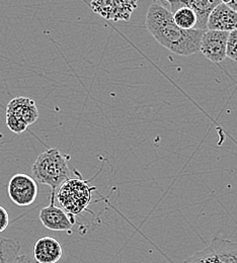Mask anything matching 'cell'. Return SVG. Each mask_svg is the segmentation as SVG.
I'll use <instances>...</instances> for the list:
<instances>
[{
  "label": "cell",
  "mask_w": 237,
  "mask_h": 263,
  "mask_svg": "<svg viewBox=\"0 0 237 263\" xmlns=\"http://www.w3.org/2000/svg\"><path fill=\"white\" fill-rule=\"evenodd\" d=\"M146 28L162 47L179 56H191L200 51L204 31L179 29L172 20L170 10L153 2L147 11Z\"/></svg>",
  "instance_id": "cell-1"
},
{
  "label": "cell",
  "mask_w": 237,
  "mask_h": 263,
  "mask_svg": "<svg viewBox=\"0 0 237 263\" xmlns=\"http://www.w3.org/2000/svg\"><path fill=\"white\" fill-rule=\"evenodd\" d=\"M21 248L19 241L0 236V263H14Z\"/></svg>",
  "instance_id": "cell-14"
},
{
  "label": "cell",
  "mask_w": 237,
  "mask_h": 263,
  "mask_svg": "<svg viewBox=\"0 0 237 263\" xmlns=\"http://www.w3.org/2000/svg\"><path fill=\"white\" fill-rule=\"evenodd\" d=\"M183 263H237V242L215 237L207 247L195 252Z\"/></svg>",
  "instance_id": "cell-4"
},
{
  "label": "cell",
  "mask_w": 237,
  "mask_h": 263,
  "mask_svg": "<svg viewBox=\"0 0 237 263\" xmlns=\"http://www.w3.org/2000/svg\"><path fill=\"white\" fill-rule=\"evenodd\" d=\"M62 255V246L53 237L40 238L34 244V258L38 263H57Z\"/></svg>",
  "instance_id": "cell-10"
},
{
  "label": "cell",
  "mask_w": 237,
  "mask_h": 263,
  "mask_svg": "<svg viewBox=\"0 0 237 263\" xmlns=\"http://www.w3.org/2000/svg\"><path fill=\"white\" fill-rule=\"evenodd\" d=\"M208 31L230 33L237 30V13L224 1L218 4L210 13L207 22Z\"/></svg>",
  "instance_id": "cell-9"
},
{
  "label": "cell",
  "mask_w": 237,
  "mask_h": 263,
  "mask_svg": "<svg viewBox=\"0 0 237 263\" xmlns=\"http://www.w3.org/2000/svg\"><path fill=\"white\" fill-rule=\"evenodd\" d=\"M229 33L206 31L204 33L200 51L213 63H220L226 58V46Z\"/></svg>",
  "instance_id": "cell-8"
},
{
  "label": "cell",
  "mask_w": 237,
  "mask_h": 263,
  "mask_svg": "<svg viewBox=\"0 0 237 263\" xmlns=\"http://www.w3.org/2000/svg\"><path fill=\"white\" fill-rule=\"evenodd\" d=\"M6 125L8 129L14 134H22L27 130V124L20 118L11 114H6Z\"/></svg>",
  "instance_id": "cell-15"
},
{
  "label": "cell",
  "mask_w": 237,
  "mask_h": 263,
  "mask_svg": "<svg viewBox=\"0 0 237 263\" xmlns=\"http://www.w3.org/2000/svg\"><path fill=\"white\" fill-rule=\"evenodd\" d=\"M228 7H230L233 11L237 13V1H224Z\"/></svg>",
  "instance_id": "cell-19"
},
{
  "label": "cell",
  "mask_w": 237,
  "mask_h": 263,
  "mask_svg": "<svg viewBox=\"0 0 237 263\" xmlns=\"http://www.w3.org/2000/svg\"><path fill=\"white\" fill-rule=\"evenodd\" d=\"M6 114H11L22 119L28 127L34 124L39 118V110L35 102L33 99L25 97L11 99L7 104Z\"/></svg>",
  "instance_id": "cell-11"
},
{
  "label": "cell",
  "mask_w": 237,
  "mask_h": 263,
  "mask_svg": "<svg viewBox=\"0 0 237 263\" xmlns=\"http://www.w3.org/2000/svg\"><path fill=\"white\" fill-rule=\"evenodd\" d=\"M7 193L13 203L20 206H27L34 203L38 197L39 187L32 176L19 173L10 178L7 185Z\"/></svg>",
  "instance_id": "cell-5"
},
{
  "label": "cell",
  "mask_w": 237,
  "mask_h": 263,
  "mask_svg": "<svg viewBox=\"0 0 237 263\" xmlns=\"http://www.w3.org/2000/svg\"><path fill=\"white\" fill-rule=\"evenodd\" d=\"M9 225V216L7 211L0 205V233L6 230Z\"/></svg>",
  "instance_id": "cell-17"
},
{
  "label": "cell",
  "mask_w": 237,
  "mask_h": 263,
  "mask_svg": "<svg viewBox=\"0 0 237 263\" xmlns=\"http://www.w3.org/2000/svg\"><path fill=\"white\" fill-rule=\"evenodd\" d=\"M165 3L170 5V7L167 8L172 14V20L174 24L179 29L185 31L196 30L197 16L194 10L190 8L185 3V1H166Z\"/></svg>",
  "instance_id": "cell-12"
},
{
  "label": "cell",
  "mask_w": 237,
  "mask_h": 263,
  "mask_svg": "<svg viewBox=\"0 0 237 263\" xmlns=\"http://www.w3.org/2000/svg\"><path fill=\"white\" fill-rule=\"evenodd\" d=\"M85 3L96 13L110 21H128L138 7L136 1H92Z\"/></svg>",
  "instance_id": "cell-7"
},
{
  "label": "cell",
  "mask_w": 237,
  "mask_h": 263,
  "mask_svg": "<svg viewBox=\"0 0 237 263\" xmlns=\"http://www.w3.org/2000/svg\"><path fill=\"white\" fill-rule=\"evenodd\" d=\"M90 180L74 176L63 182L56 192V198L61 209L72 216L87 211L93 192L97 191V187L88 184Z\"/></svg>",
  "instance_id": "cell-3"
},
{
  "label": "cell",
  "mask_w": 237,
  "mask_h": 263,
  "mask_svg": "<svg viewBox=\"0 0 237 263\" xmlns=\"http://www.w3.org/2000/svg\"><path fill=\"white\" fill-rule=\"evenodd\" d=\"M219 0H186L185 3L194 10L197 16L196 30L207 31V22L213 9L220 4Z\"/></svg>",
  "instance_id": "cell-13"
},
{
  "label": "cell",
  "mask_w": 237,
  "mask_h": 263,
  "mask_svg": "<svg viewBox=\"0 0 237 263\" xmlns=\"http://www.w3.org/2000/svg\"><path fill=\"white\" fill-rule=\"evenodd\" d=\"M56 193L52 192L50 197V204L40 211L39 219L45 228L51 231L70 232L76 220L74 216L69 215L64 210L55 204Z\"/></svg>",
  "instance_id": "cell-6"
},
{
  "label": "cell",
  "mask_w": 237,
  "mask_h": 263,
  "mask_svg": "<svg viewBox=\"0 0 237 263\" xmlns=\"http://www.w3.org/2000/svg\"><path fill=\"white\" fill-rule=\"evenodd\" d=\"M226 57L237 62V30L230 32L227 39Z\"/></svg>",
  "instance_id": "cell-16"
},
{
  "label": "cell",
  "mask_w": 237,
  "mask_h": 263,
  "mask_svg": "<svg viewBox=\"0 0 237 263\" xmlns=\"http://www.w3.org/2000/svg\"><path fill=\"white\" fill-rule=\"evenodd\" d=\"M69 156L62 154L57 149H48L41 153L35 159L32 174L37 183L45 184L56 193L60 185L67 179L74 177L69 167Z\"/></svg>",
  "instance_id": "cell-2"
},
{
  "label": "cell",
  "mask_w": 237,
  "mask_h": 263,
  "mask_svg": "<svg viewBox=\"0 0 237 263\" xmlns=\"http://www.w3.org/2000/svg\"><path fill=\"white\" fill-rule=\"evenodd\" d=\"M14 263H38L34 260V257L28 255V254H24V255H19L17 258L15 259Z\"/></svg>",
  "instance_id": "cell-18"
}]
</instances>
